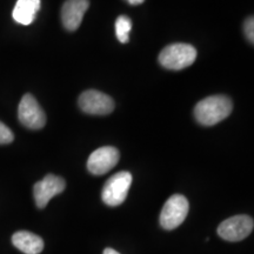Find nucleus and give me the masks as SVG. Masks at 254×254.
Wrapping results in <instances>:
<instances>
[{"label": "nucleus", "mask_w": 254, "mask_h": 254, "mask_svg": "<svg viewBox=\"0 0 254 254\" xmlns=\"http://www.w3.org/2000/svg\"><path fill=\"white\" fill-rule=\"evenodd\" d=\"M233 104L226 95H211L196 104L194 117L204 126H213L226 119L232 113Z\"/></svg>", "instance_id": "f257e3e1"}, {"label": "nucleus", "mask_w": 254, "mask_h": 254, "mask_svg": "<svg viewBox=\"0 0 254 254\" xmlns=\"http://www.w3.org/2000/svg\"><path fill=\"white\" fill-rule=\"evenodd\" d=\"M196 59V50L190 44H172L161 51L159 63L163 67L180 71L192 65Z\"/></svg>", "instance_id": "f03ea898"}, {"label": "nucleus", "mask_w": 254, "mask_h": 254, "mask_svg": "<svg viewBox=\"0 0 254 254\" xmlns=\"http://www.w3.org/2000/svg\"><path fill=\"white\" fill-rule=\"evenodd\" d=\"M132 184V174L129 172H119L107 180L101 192V199L107 206H119L125 201L128 190Z\"/></svg>", "instance_id": "7ed1b4c3"}, {"label": "nucleus", "mask_w": 254, "mask_h": 254, "mask_svg": "<svg viewBox=\"0 0 254 254\" xmlns=\"http://www.w3.org/2000/svg\"><path fill=\"white\" fill-rule=\"evenodd\" d=\"M189 200L182 194H174L165 202L160 213V225L165 230L179 227L189 214Z\"/></svg>", "instance_id": "20e7f679"}, {"label": "nucleus", "mask_w": 254, "mask_h": 254, "mask_svg": "<svg viewBox=\"0 0 254 254\" xmlns=\"http://www.w3.org/2000/svg\"><path fill=\"white\" fill-rule=\"evenodd\" d=\"M254 221L250 215H234L222 221L218 227L219 237L227 241H241L252 233Z\"/></svg>", "instance_id": "39448f33"}, {"label": "nucleus", "mask_w": 254, "mask_h": 254, "mask_svg": "<svg viewBox=\"0 0 254 254\" xmlns=\"http://www.w3.org/2000/svg\"><path fill=\"white\" fill-rule=\"evenodd\" d=\"M18 118L26 128L40 129L46 124V114L36 98L32 94H25L18 107Z\"/></svg>", "instance_id": "423d86ee"}, {"label": "nucleus", "mask_w": 254, "mask_h": 254, "mask_svg": "<svg viewBox=\"0 0 254 254\" xmlns=\"http://www.w3.org/2000/svg\"><path fill=\"white\" fill-rule=\"evenodd\" d=\"M82 112L93 116H105L114 110V101L110 95L97 90H87L80 94L78 100Z\"/></svg>", "instance_id": "0eeeda50"}, {"label": "nucleus", "mask_w": 254, "mask_h": 254, "mask_svg": "<svg viewBox=\"0 0 254 254\" xmlns=\"http://www.w3.org/2000/svg\"><path fill=\"white\" fill-rule=\"evenodd\" d=\"M66 183L63 178L55 174H47L43 180L38 182L33 187V195L38 208H45L53 196L64 192Z\"/></svg>", "instance_id": "6e6552de"}, {"label": "nucleus", "mask_w": 254, "mask_h": 254, "mask_svg": "<svg viewBox=\"0 0 254 254\" xmlns=\"http://www.w3.org/2000/svg\"><path fill=\"white\" fill-rule=\"evenodd\" d=\"M119 151L112 146H105L95 150L87 160V170L94 176H103L118 164Z\"/></svg>", "instance_id": "1a4fd4ad"}, {"label": "nucleus", "mask_w": 254, "mask_h": 254, "mask_svg": "<svg viewBox=\"0 0 254 254\" xmlns=\"http://www.w3.org/2000/svg\"><path fill=\"white\" fill-rule=\"evenodd\" d=\"M90 7L88 0H66L62 7V21L67 31H75L80 26L84 14Z\"/></svg>", "instance_id": "9d476101"}, {"label": "nucleus", "mask_w": 254, "mask_h": 254, "mask_svg": "<svg viewBox=\"0 0 254 254\" xmlns=\"http://www.w3.org/2000/svg\"><path fill=\"white\" fill-rule=\"evenodd\" d=\"M12 244L25 254H39L44 250V240L27 231L15 232L12 236Z\"/></svg>", "instance_id": "9b49d317"}, {"label": "nucleus", "mask_w": 254, "mask_h": 254, "mask_svg": "<svg viewBox=\"0 0 254 254\" xmlns=\"http://www.w3.org/2000/svg\"><path fill=\"white\" fill-rule=\"evenodd\" d=\"M40 9V0H18L13 9V19L21 25H30Z\"/></svg>", "instance_id": "f8f14e48"}, {"label": "nucleus", "mask_w": 254, "mask_h": 254, "mask_svg": "<svg viewBox=\"0 0 254 254\" xmlns=\"http://www.w3.org/2000/svg\"><path fill=\"white\" fill-rule=\"evenodd\" d=\"M132 30L131 19L126 15H120L116 20V36L122 44L128 43L129 32Z\"/></svg>", "instance_id": "ddd939ff"}, {"label": "nucleus", "mask_w": 254, "mask_h": 254, "mask_svg": "<svg viewBox=\"0 0 254 254\" xmlns=\"http://www.w3.org/2000/svg\"><path fill=\"white\" fill-rule=\"evenodd\" d=\"M14 135L5 124L0 122V145H7L13 141Z\"/></svg>", "instance_id": "4468645a"}, {"label": "nucleus", "mask_w": 254, "mask_h": 254, "mask_svg": "<svg viewBox=\"0 0 254 254\" xmlns=\"http://www.w3.org/2000/svg\"><path fill=\"white\" fill-rule=\"evenodd\" d=\"M244 31H245V34L247 39L251 44L254 43V19L253 17H250L246 19L245 25H244Z\"/></svg>", "instance_id": "2eb2a0df"}, {"label": "nucleus", "mask_w": 254, "mask_h": 254, "mask_svg": "<svg viewBox=\"0 0 254 254\" xmlns=\"http://www.w3.org/2000/svg\"><path fill=\"white\" fill-rule=\"evenodd\" d=\"M126 1L131 5H139V4H142L145 0H126Z\"/></svg>", "instance_id": "dca6fc26"}, {"label": "nucleus", "mask_w": 254, "mask_h": 254, "mask_svg": "<svg viewBox=\"0 0 254 254\" xmlns=\"http://www.w3.org/2000/svg\"><path fill=\"white\" fill-rule=\"evenodd\" d=\"M103 254H120V253H118L116 250H113V249H106L104 251Z\"/></svg>", "instance_id": "f3484780"}]
</instances>
